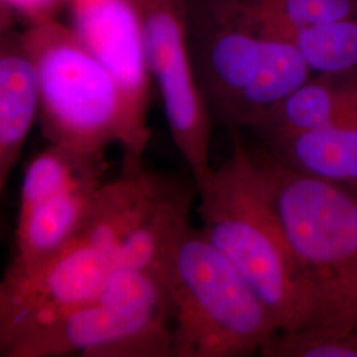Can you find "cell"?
Instances as JSON below:
<instances>
[{"instance_id":"6da1fadb","label":"cell","mask_w":357,"mask_h":357,"mask_svg":"<svg viewBox=\"0 0 357 357\" xmlns=\"http://www.w3.org/2000/svg\"><path fill=\"white\" fill-rule=\"evenodd\" d=\"M230 155L197 191L200 228L225 255L278 321L281 332L306 326L312 293L299 268L240 128Z\"/></svg>"},{"instance_id":"7a4b0ae2","label":"cell","mask_w":357,"mask_h":357,"mask_svg":"<svg viewBox=\"0 0 357 357\" xmlns=\"http://www.w3.org/2000/svg\"><path fill=\"white\" fill-rule=\"evenodd\" d=\"M249 146L312 293L311 317L299 330L315 335L356 330L357 191L299 174L262 144Z\"/></svg>"},{"instance_id":"3957f363","label":"cell","mask_w":357,"mask_h":357,"mask_svg":"<svg viewBox=\"0 0 357 357\" xmlns=\"http://www.w3.org/2000/svg\"><path fill=\"white\" fill-rule=\"evenodd\" d=\"M191 7L193 66L206 107L229 128H255L312 72L290 41L229 0Z\"/></svg>"},{"instance_id":"277c9868","label":"cell","mask_w":357,"mask_h":357,"mask_svg":"<svg viewBox=\"0 0 357 357\" xmlns=\"http://www.w3.org/2000/svg\"><path fill=\"white\" fill-rule=\"evenodd\" d=\"M174 357L262 354L281 328L268 307L199 228L185 230L165 275Z\"/></svg>"},{"instance_id":"5b68a950","label":"cell","mask_w":357,"mask_h":357,"mask_svg":"<svg viewBox=\"0 0 357 357\" xmlns=\"http://www.w3.org/2000/svg\"><path fill=\"white\" fill-rule=\"evenodd\" d=\"M20 36L38 69L45 139L96 156L116 143L123 168L143 166L135 160L121 90L73 28L51 19L29 26Z\"/></svg>"},{"instance_id":"8992f818","label":"cell","mask_w":357,"mask_h":357,"mask_svg":"<svg viewBox=\"0 0 357 357\" xmlns=\"http://www.w3.org/2000/svg\"><path fill=\"white\" fill-rule=\"evenodd\" d=\"M141 15L150 70L178 153L191 169L196 192L212 178L213 118L193 66L190 0H135Z\"/></svg>"},{"instance_id":"52a82bcc","label":"cell","mask_w":357,"mask_h":357,"mask_svg":"<svg viewBox=\"0 0 357 357\" xmlns=\"http://www.w3.org/2000/svg\"><path fill=\"white\" fill-rule=\"evenodd\" d=\"M112 270L109 257L79 234L36 268H7L0 286V354L97 301Z\"/></svg>"},{"instance_id":"ba28073f","label":"cell","mask_w":357,"mask_h":357,"mask_svg":"<svg viewBox=\"0 0 357 357\" xmlns=\"http://www.w3.org/2000/svg\"><path fill=\"white\" fill-rule=\"evenodd\" d=\"M174 357L172 321L97 301L16 342L0 356Z\"/></svg>"},{"instance_id":"9c48e42d","label":"cell","mask_w":357,"mask_h":357,"mask_svg":"<svg viewBox=\"0 0 357 357\" xmlns=\"http://www.w3.org/2000/svg\"><path fill=\"white\" fill-rule=\"evenodd\" d=\"M77 36L113 76L122 93L134 155L143 165L150 142L147 110L151 70L135 0H68Z\"/></svg>"},{"instance_id":"30bf717a","label":"cell","mask_w":357,"mask_h":357,"mask_svg":"<svg viewBox=\"0 0 357 357\" xmlns=\"http://www.w3.org/2000/svg\"><path fill=\"white\" fill-rule=\"evenodd\" d=\"M101 178H91L19 209L16 253L10 268L31 270L70 243L89 212Z\"/></svg>"},{"instance_id":"8fae6325","label":"cell","mask_w":357,"mask_h":357,"mask_svg":"<svg viewBox=\"0 0 357 357\" xmlns=\"http://www.w3.org/2000/svg\"><path fill=\"white\" fill-rule=\"evenodd\" d=\"M40 79L22 36L6 35L0 48V191L8 183L40 115Z\"/></svg>"},{"instance_id":"7c38bea8","label":"cell","mask_w":357,"mask_h":357,"mask_svg":"<svg viewBox=\"0 0 357 357\" xmlns=\"http://www.w3.org/2000/svg\"><path fill=\"white\" fill-rule=\"evenodd\" d=\"M357 118V70L312 75L252 131L257 138L328 128Z\"/></svg>"},{"instance_id":"4fadbf2b","label":"cell","mask_w":357,"mask_h":357,"mask_svg":"<svg viewBox=\"0 0 357 357\" xmlns=\"http://www.w3.org/2000/svg\"><path fill=\"white\" fill-rule=\"evenodd\" d=\"M258 141L294 171L357 191V118Z\"/></svg>"},{"instance_id":"5bb4252c","label":"cell","mask_w":357,"mask_h":357,"mask_svg":"<svg viewBox=\"0 0 357 357\" xmlns=\"http://www.w3.org/2000/svg\"><path fill=\"white\" fill-rule=\"evenodd\" d=\"M274 32L293 44L312 75L357 70V13L315 26Z\"/></svg>"},{"instance_id":"9a60e30c","label":"cell","mask_w":357,"mask_h":357,"mask_svg":"<svg viewBox=\"0 0 357 357\" xmlns=\"http://www.w3.org/2000/svg\"><path fill=\"white\" fill-rule=\"evenodd\" d=\"M274 31L327 23L357 13V0H229Z\"/></svg>"},{"instance_id":"2e32d148","label":"cell","mask_w":357,"mask_h":357,"mask_svg":"<svg viewBox=\"0 0 357 357\" xmlns=\"http://www.w3.org/2000/svg\"><path fill=\"white\" fill-rule=\"evenodd\" d=\"M265 357H357V328L340 335L281 332L261 354Z\"/></svg>"},{"instance_id":"e0dca14e","label":"cell","mask_w":357,"mask_h":357,"mask_svg":"<svg viewBox=\"0 0 357 357\" xmlns=\"http://www.w3.org/2000/svg\"><path fill=\"white\" fill-rule=\"evenodd\" d=\"M1 4L3 11L20 16L32 26L54 19L68 0H1Z\"/></svg>"}]
</instances>
